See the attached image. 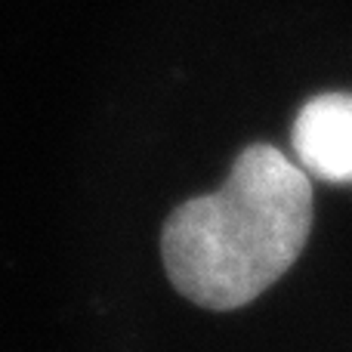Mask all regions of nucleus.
I'll list each match as a JSON object with an SVG mask.
<instances>
[{
	"label": "nucleus",
	"instance_id": "nucleus-1",
	"mask_svg": "<svg viewBox=\"0 0 352 352\" xmlns=\"http://www.w3.org/2000/svg\"><path fill=\"white\" fill-rule=\"evenodd\" d=\"M312 232L303 167L266 142L238 152L229 179L167 217L161 256L173 287L204 309L254 303L297 263Z\"/></svg>",
	"mask_w": 352,
	"mask_h": 352
},
{
	"label": "nucleus",
	"instance_id": "nucleus-2",
	"mask_svg": "<svg viewBox=\"0 0 352 352\" xmlns=\"http://www.w3.org/2000/svg\"><path fill=\"white\" fill-rule=\"evenodd\" d=\"M291 142L303 170L352 182V93H318L297 111Z\"/></svg>",
	"mask_w": 352,
	"mask_h": 352
}]
</instances>
